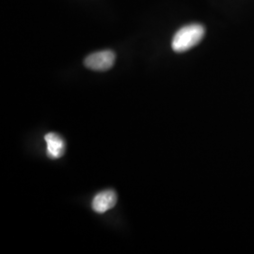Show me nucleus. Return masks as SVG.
Wrapping results in <instances>:
<instances>
[{
    "mask_svg": "<svg viewBox=\"0 0 254 254\" xmlns=\"http://www.w3.org/2000/svg\"><path fill=\"white\" fill-rule=\"evenodd\" d=\"M204 27L192 24L180 28L173 37L172 47L175 52L182 53L197 46L204 36Z\"/></svg>",
    "mask_w": 254,
    "mask_h": 254,
    "instance_id": "1",
    "label": "nucleus"
},
{
    "mask_svg": "<svg viewBox=\"0 0 254 254\" xmlns=\"http://www.w3.org/2000/svg\"><path fill=\"white\" fill-rule=\"evenodd\" d=\"M117 203V194L115 191L105 190L98 193L92 200V209L98 213L103 214L113 208Z\"/></svg>",
    "mask_w": 254,
    "mask_h": 254,
    "instance_id": "3",
    "label": "nucleus"
},
{
    "mask_svg": "<svg viewBox=\"0 0 254 254\" xmlns=\"http://www.w3.org/2000/svg\"><path fill=\"white\" fill-rule=\"evenodd\" d=\"M47 144V154L52 159L61 158L65 153V142L64 139L55 133H49L45 136Z\"/></svg>",
    "mask_w": 254,
    "mask_h": 254,
    "instance_id": "4",
    "label": "nucleus"
},
{
    "mask_svg": "<svg viewBox=\"0 0 254 254\" xmlns=\"http://www.w3.org/2000/svg\"><path fill=\"white\" fill-rule=\"evenodd\" d=\"M115 54L112 51L106 50L90 55L86 58L85 66L93 71H107L115 63Z\"/></svg>",
    "mask_w": 254,
    "mask_h": 254,
    "instance_id": "2",
    "label": "nucleus"
}]
</instances>
